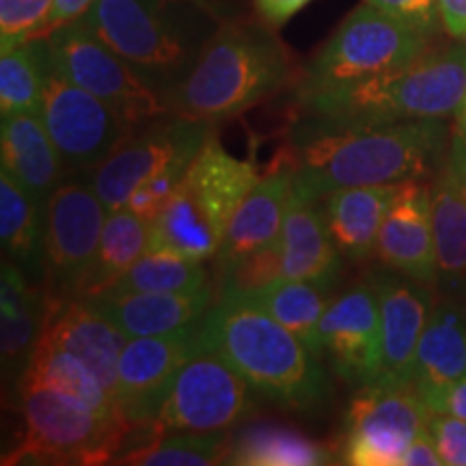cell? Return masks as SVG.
Listing matches in <instances>:
<instances>
[{
  "label": "cell",
  "instance_id": "cell-17",
  "mask_svg": "<svg viewBox=\"0 0 466 466\" xmlns=\"http://www.w3.org/2000/svg\"><path fill=\"white\" fill-rule=\"evenodd\" d=\"M376 258L382 266L415 279L434 283L439 279L432 229V186L423 179L400 186L378 233Z\"/></svg>",
  "mask_w": 466,
  "mask_h": 466
},
{
  "label": "cell",
  "instance_id": "cell-31",
  "mask_svg": "<svg viewBox=\"0 0 466 466\" xmlns=\"http://www.w3.org/2000/svg\"><path fill=\"white\" fill-rule=\"evenodd\" d=\"M35 384V387L50 389V391L72 395L85 401L104 415H121L119 406L113 400L97 376L86 367L83 360L76 359L67 350L52 346L48 341H39L37 352L28 365L26 374L17 384ZM126 419V417H124Z\"/></svg>",
  "mask_w": 466,
  "mask_h": 466
},
{
  "label": "cell",
  "instance_id": "cell-44",
  "mask_svg": "<svg viewBox=\"0 0 466 466\" xmlns=\"http://www.w3.org/2000/svg\"><path fill=\"white\" fill-rule=\"evenodd\" d=\"M442 28L458 42H466V0H439Z\"/></svg>",
  "mask_w": 466,
  "mask_h": 466
},
{
  "label": "cell",
  "instance_id": "cell-3",
  "mask_svg": "<svg viewBox=\"0 0 466 466\" xmlns=\"http://www.w3.org/2000/svg\"><path fill=\"white\" fill-rule=\"evenodd\" d=\"M300 74L275 26L264 20H225L165 102L168 113L218 124L299 83Z\"/></svg>",
  "mask_w": 466,
  "mask_h": 466
},
{
  "label": "cell",
  "instance_id": "cell-2",
  "mask_svg": "<svg viewBox=\"0 0 466 466\" xmlns=\"http://www.w3.org/2000/svg\"><path fill=\"white\" fill-rule=\"evenodd\" d=\"M197 341L268 401L307 412L329 398V378L307 343L240 294L220 291L197 329Z\"/></svg>",
  "mask_w": 466,
  "mask_h": 466
},
{
  "label": "cell",
  "instance_id": "cell-1",
  "mask_svg": "<svg viewBox=\"0 0 466 466\" xmlns=\"http://www.w3.org/2000/svg\"><path fill=\"white\" fill-rule=\"evenodd\" d=\"M445 119L341 126L300 113L289 130L291 197L319 201L350 186L404 184L439 173L450 151Z\"/></svg>",
  "mask_w": 466,
  "mask_h": 466
},
{
  "label": "cell",
  "instance_id": "cell-13",
  "mask_svg": "<svg viewBox=\"0 0 466 466\" xmlns=\"http://www.w3.org/2000/svg\"><path fill=\"white\" fill-rule=\"evenodd\" d=\"M430 410L412 387L365 384L343 419V464L401 466L410 442L428 430Z\"/></svg>",
  "mask_w": 466,
  "mask_h": 466
},
{
  "label": "cell",
  "instance_id": "cell-5",
  "mask_svg": "<svg viewBox=\"0 0 466 466\" xmlns=\"http://www.w3.org/2000/svg\"><path fill=\"white\" fill-rule=\"evenodd\" d=\"M466 97V42L430 48L404 67L299 97L300 113L341 126L450 119Z\"/></svg>",
  "mask_w": 466,
  "mask_h": 466
},
{
  "label": "cell",
  "instance_id": "cell-11",
  "mask_svg": "<svg viewBox=\"0 0 466 466\" xmlns=\"http://www.w3.org/2000/svg\"><path fill=\"white\" fill-rule=\"evenodd\" d=\"M209 121L165 115L127 134L116 149L89 175L108 212L124 209L145 179L171 167H188L212 137Z\"/></svg>",
  "mask_w": 466,
  "mask_h": 466
},
{
  "label": "cell",
  "instance_id": "cell-10",
  "mask_svg": "<svg viewBox=\"0 0 466 466\" xmlns=\"http://www.w3.org/2000/svg\"><path fill=\"white\" fill-rule=\"evenodd\" d=\"M108 209L89 175L67 173L46 206V288L52 299H85Z\"/></svg>",
  "mask_w": 466,
  "mask_h": 466
},
{
  "label": "cell",
  "instance_id": "cell-43",
  "mask_svg": "<svg viewBox=\"0 0 466 466\" xmlns=\"http://www.w3.org/2000/svg\"><path fill=\"white\" fill-rule=\"evenodd\" d=\"M442 464V458L439 450H436V442L430 434V430H425L410 442L404 458H401V466H439Z\"/></svg>",
  "mask_w": 466,
  "mask_h": 466
},
{
  "label": "cell",
  "instance_id": "cell-14",
  "mask_svg": "<svg viewBox=\"0 0 466 466\" xmlns=\"http://www.w3.org/2000/svg\"><path fill=\"white\" fill-rule=\"evenodd\" d=\"M380 352V296L374 277L343 291L326 307L316 335V354L329 359L335 374L365 387L374 380Z\"/></svg>",
  "mask_w": 466,
  "mask_h": 466
},
{
  "label": "cell",
  "instance_id": "cell-46",
  "mask_svg": "<svg viewBox=\"0 0 466 466\" xmlns=\"http://www.w3.org/2000/svg\"><path fill=\"white\" fill-rule=\"evenodd\" d=\"M456 134H458V137L466 138V97H464L462 106H460L458 115H456Z\"/></svg>",
  "mask_w": 466,
  "mask_h": 466
},
{
  "label": "cell",
  "instance_id": "cell-33",
  "mask_svg": "<svg viewBox=\"0 0 466 466\" xmlns=\"http://www.w3.org/2000/svg\"><path fill=\"white\" fill-rule=\"evenodd\" d=\"M149 238L151 223L137 217L127 208L108 212L85 299L113 288L116 279L124 277L143 258L145 250L149 248Z\"/></svg>",
  "mask_w": 466,
  "mask_h": 466
},
{
  "label": "cell",
  "instance_id": "cell-30",
  "mask_svg": "<svg viewBox=\"0 0 466 466\" xmlns=\"http://www.w3.org/2000/svg\"><path fill=\"white\" fill-rule=\"evenodd\" d=\"M333 462V451L299 430L285 428V425L255 423L236 436H229L223 464L316 466Z\"/></svg>",
  "mask_w": 466,
  "mask_h": 466
},
{
  "label": "cell",
  "instance_id": "cell-26",
  "mask_svg": "<svg viewBox=\"0 0 466 466\" xmlns=\"http://www.w3.org/2000/svg\"><path fill=\"white\" fill-rule=\"evenodd\" d=\"M0 240L9 261L33 283L46 285V208L0 168Z\"/></svg>",
  "mask_w": 466,
  "mask_h": 466
},
{
  "label": "cell",
  "instance_id": "cell-40",
  "mask_svg": "<svg viewBox=\"0 0 466 466\" xmlns=\"http://www.w3.org/2000/svg\"><path fill=\"white\" fill-rule=\"evenodd\" d=\"M442 464L466 466V421L464 419L432 412L428 423Z\"/></svg>",
  "mask_w": 466,
  "mask_h": 466
},
{
  "label": "cell",
  "instance_id": "cell-6",
  "mask_svg": "<svg viewBox=\"0 0 466 466\" xmlns=\"http://www.w3.org/2000/svg\"><path fill=\"white\" fill-rule=\"evenodd\" d=\"M25 436L5 462L104 464L124 450L132 423L104 415L72 395L17 384Z\"/></svg>",
  "mask_w": 466,
  "mask_h": 466
},
{
  "label": "cell",
  "instance_id": "cell-32",
  "mask_svg": "<svg viewBox=\"0 0 466 466\" xmlns=\"http://www.w3.org/2000/svg\"><path fill=\"white\" fill-rule=\"evenodd\" d=\"M329 291L322 285L311 281H299V279H277L266 288L244 299L270 313L277 322L307 343V348L316 354V335L319 319H322L329 302ZM318 357V354H316Z\"/></svg>",
  "mask_w": 466,
  "mask_h": 466
},
{
  "label": "cell",
  "instance_id": "cell-39",
  "mask_svg": "<svg viewBox=\"0 0 466 466\" xmlns=\"http://www.w3.org/2000/svg\"><path fill=\"white\" fill-rule=\"evenodd\" d=\"M365 3L398 17L430 39L436 37L442 26L439 0H365Z\"/></svg>",
  "mask_w": 466,
  "mask_h": 466
},
{
  "label": "cell",
  "instance_id": "cell-18",
  "mask_svg": "<svg viewBox=\"0 0 466 466\" xmlns=\"http://www.w3.org/2000/svg\"><path fill=\"white\" fill-rule=\"evenodd\" d=\"M127 337L171 335L197 329L214 305V288L186 291L104 289L86 299Z\"/></svg>",
  "mask_w": 466,
  "mask_h": 466
},
{
  "label": "cell",
  "instance_id": "cell-22",
  "mask_svg": "<svg viewBox=\"0 0 466 466\" xmlns=\"http://www.w3.org/2000/svg\"><path fill=\"white\" fill-rule=\"evenodd\" d=\"M294 173L288 165L261 177L233 214L217 253L218 275L248 255L275 247L281 238L285 212L291 201Z\"/></svg>",
  "mask_w": 466,
  "mask_h": 466
},
{
  "label": "cell",
  "instance_id": "cell-24",
  "mask_svg": "<svg viewBox=\"0 0 466 466\" xmlns=\"http://www.w3.org/2000/svg\"><path fill=\"white\" fill-rule=\"evenodd\" d=\"M319 201H300L291 197L285 212L281 238V275L311 281L333 289L341 277V258L326 227Z\"/></svg>",
  "mask_w": 466,
  "mask_h": 466
},
{
  "label": "cell",
  "instance_id": "cell-28",
  "mask_svg": "<svg viewBox=\"0 0 466 466\" xmlns=\"http://www.w3.org/2000/svg\"><path fill=\"white\" fill-rule=\"evenodd\" d=\"M432 229L439 277L450 283L466 279V184L447 156L432 184Z\"/></svg>",
  "mask_w": 466,
  "mask_h": 466
},
{
  "label": "cell",
  "instance_id": "cell-16",
  "mask_svg": "<svg viewBox=\"0 0 466 466\" xmlns=\"http://www.w3.org/2000/svg\"><path fill=\"white\" fill-rule=\"evenodd\" d=\"M197 329L171 335L130 337L126 341L116 367L115 400L127 423L145 425L149 421L168 382L199 348Z\"/></svg>",
  "mask_w": 466,
  "mask_h": 466
},
{
  "label": "cell",
  "instance_id": "cell-23",
  "mask_svg": "<svg viewBox=\"0 0 466 466\" xmlns=\"http://www.w3.org/2000/svg\"><path fill=\"white\" fill-rule=\"evenodd\" d=\"M0 158L5 171L14 175L44 208L69 173L61 151L46 130L42 115L3 116Z\"/></svg>",
  "mask_w": 466,
  "mask_h": 466
},
{
  "label": "cell",
  "instance_id": "cell-42",
  "mask_svg": "<svg viewBox=\"0 0 466 466\" xmlns=\"http://www.w3.org/2000/svg\"><path fill=\"white\" fill-rule=\"evenodd\" d=\"M311 0H253L255 11H258L259 20H264L270 26H283L291 17L305 9Z\"/></svg>",
  "mask_w": 466,
  "mask_h": 466
},
{
  "label": "cell",
  "instance_id": "cell-7",
  "mask_svg": "<svg viewBox=\"0 0 466 466\" xmlns=\"http://www.w3.org/2000/svg\"><path fill=\"white\" fill-rule=\"evenodd\" d=\"M430 42L417 28L363 3L302 69L296 96L307 97L404 67L432 48Z\"/></svg>",
  "mask_w": 466,
  "mask_h": 466
},
{
  "label": "cell",
  "instance_id": "cell-41",
  "mask_svg": "<svg viewBox=\"0 0 466 466\" xmlns=\"http://www.w3.org/2000/svg\"><path fill=\"white\" fill-rule=\"evenodd\" d=\"M419 395L432 412H442V415H451L466 421V376L445 384V387Z\"/></svg>",
  "mask_w": 466,
  "mask_h": 466
},
{
  "label": "cell",
  "instance_id": "cell-4",
  "mask_svg": "<svg viewBox=\"0 0 466 466\" xmlns=\"http://www.w3.org/2000/svg\"><path fill=\"white\" fill-rule=\"evenodd\" d=\"M83 20L162 97L225 22L208 0H97Z\"/></svg>",
  "mask_w": 466,
  "mask_h": 466
},
{
  "label": "cell",
  "instance_id": "cell-20",
  "mask_svg": "<svg viewBox=\"0 0 466 466\" xmlns=\"http://www.w3.org/2000/svg\"><path fill=\"white\" fill-rule=\"evenodd\" d=\"M52 296L44 283H33L20 266L3 261L0 277V359L9 380L20 382L42 341Z\"/></svg>",
  "mask_w": 466,
  "mask_h": 466
},
{
  "label": "cell",
  "instance_id": "cell-36",
  "mask_svg": "<svg viewBox=\"0 0 466 466\" xmlns=\"http://www.w3.org/2000/svg\"><path fill=\"white\" fill-rule=\"evenodd\" d=\"M55 0H0V50L44 37Z\"/></svg>",
  "mask_w": 466,
  "mask_h": 466
},
{
  "label": "cell",
  "instance_id": "cell-15",
  "mask_svg": "<svg viewBox=\"0 0 466 466\" xmlns=\"http://www.w3.org/2000/svg\"><path fill=\"white\" fill-rule=\"evenodd\" d=\"M371 277L380 296V352L370 384L412 387L419 339L434 299L428 285L391 268L371 272Z\"/></svg>",
  "mask_w": 466,
  "mask_h": 466
},
{
  "label": "cell",
  "instance_id": "cell-12",
  "mask_svg": "<svg viewBox=\"0 0 466 466\" xmlns=\"http://www.w3.org/2000/svg\"><path fill=\"white\" fill-rule=\"evenodd\" d=\"M42 119L69 173L91 175L132 132L106 102L69 83L55 67L50 52L44 67Z\"/></svg>",
  "mask_w": 466,
  "mask_h": 466
},
{
  "label": "cell",
  "instance_id": "cell-21",
  "mask_svg": "<svg viewBox=\"0 0 466 466\" xmlns=\"http://www.w3.org/2000/svg\"><path fill=\"white\" fill-rule=\"evenodd\" d=\"M259 179L253 162L231 156L212 134L177 188L225 236L233 214Z\"/></svg>",
  "mask_w": 466,
  "mask_h": 466
},
{
  "label": "cell",
  "instance_id": "cell-27",
  "mask_svg": "<svg viewBox=\"0 0 466 466\" xmlns=\"http://www.w3.org/2000/svg\"><path fill=\"white\" fill-rule=\"evenodd\" d=\"M466 376V309L456 300L434 302L419 339L412 389L445 387Z\"/></svg>",
  "mask_w": 466,
  "mask_h": 466
},
{
  "label": "cell",
  "instance_id": "cell-37",
  "mask_svg": "<svg viewBox=\"0 0 466 466\" xmlns=\"http://www.w3.org/2000/svg\"><path fill=\"white\" fill-rule=\"evenodd\" d=\"M281 277V247L275 244V247L248 255L220 272V291L247 296Z\"/></svg>",
  "mask_w": 466,
  "mask_h": 466
},
{
  "label": "cell",
  "instance_id": "cell-45",
  "mask_svg": "<svg viewBox=\"0 0 466 466\" xmlns=\"http://www.w3.org/2000/svg\"><path fill=\"white\" fill-rule=\"evenodd\" d=\"M450 158L453 160V165L458 167V171H460V175H462V179L466 184V138L464 137L453 134L451 145H450Z\"/></svg>",
  "mask_w": 466,
  "mask_h": 466
},
{
  "label": "cell",
  "instance_id": "cell-38",
  "mask_svg": "<svg viewBox=\"0 0 466 466\" xmlns=\"http://www.w3.org/2000/svg\"><path fill=\"white\" fill-rule=\"evenodd\" d=\"M188 167L179 165V167L165 168V171L156 173L154 177L145 179V182L132 192L130 201H127L126 208L137 214V217H141L143 220L151 223V220L162 212V208L167 206V201L171 199V195L175 192V188H177V184L182 182V177L186 175V171H188Z\"/></svg>",
  "mask_w": 466,
  "mask_h": 466
},
{
  "label": "cell",
  "instance_id": "cell-8",
  "mask_svg": "<svg viewBox=\"0 0 466 466\" xmlns=\"http://www.w3.org/2000/svg\"><path fill=\"white\" fill-rule=\"evenodd\" d=\"M55 67L69 83L93 93L116 110L127 126L138 127L171 115L165 97L151 89L113 48L86 26L83 17L44 35Z\"/></svg>",
  "mask_w": 466,
  "mask_h": 466
},
{
  "label": "cell",
  "instance_id": "cell-29",
  "mask_svg": "<svg viewBox=\"0 0 466 466\" xmlns=\"http://www.w3.org/2000/svg\"><path fill=\"white\" fill-rule=\"evenodd\" d=\"M127 442L132 450H124L116 456L115 464H141V466H209L223 464L229 434L227 430L217 432H151L145 425H134ZM124 445V447H126Z\"/></svg>",
  "mask_w": 466,
  "mask_h": 466
},
{
  "label": "cell",
  "instance_id": "cell-34",
  "mask_svg": "<svg viewBox=\"0 0 466 466\" xmlns=\"http://www.w3.org/2000/svg\"><path fill=\"white\" fill-rule=\"evenodd\" d=\"M48 44L35 37L3 52L0 58V115H42L44 67Z\"/></svg>",
  "mask_w": 466,
  "mask_h": 466
},
{
  "label": "cell",
  "instance_id": "cell-9",
  "mask_svg": "<svg viewBox=\"0 0 466 466\" xmlns=\"http://www.w3.org/2000/svg\"><path fill=\"white\" fill-rule=\"evenodd\" d=\"M253 393L225 359L199 346L168 382L145 428L156 434L229 430L253 412Z\"/></svg>",
  "mask_w": 466,
  "mask_h": 466
},
{
  "label": "cell",
  "instance_id": "cell-25",
  "mask_svg": "<svg viewBox=\"0 0 466 466\" xmlns=\"http://www.w3.org/2000/svg\"><path fill=\"white\" fill-rule=\"evenodd\" d=\"M401 184L350 186L324 197L322 214L339 253L350 261H363L376 253V242L389 208Z\"/></svg>",
  "mask_w": 466,
  "mask_h": 466
},
{
  "label": "cell",
  "instance_id": "cell-19",
  "mask_svg": "<svg viewBox=\"0 0 466 466\" xmlns=\"http://www.w3.org/2000/svg\"><path fill=\"white\" fill-rule=\"evenodd\" d=\"M127 339L130 337L86 299H52L42 341L67 350L76 359L83 360L104 384V389L113 395V400L116 391V367Z\"/></svg>",
  "mask_w": 466,
  "mask_h": 466
},
{
  "label": "cell",
  "instance_id": "cell-35",
  "mask_svg": "<svg viewBox=\"0 0 466 466\" xmlns=\"http://www.w3.org/2000/svg\"><path fill=\"white\" fill-rule=\"evenodd\" d=\"M209 285L203 261L165 248H147L141 259L108 289L119 291H186Z\"/></svg>",
  "mask_w": 466,
  "mask_h": 466
}]
</instances>
